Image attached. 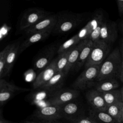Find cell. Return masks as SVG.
<instances>
[{
  "label": "cell",
  "mask_w": 123,
  "mask_h": 123,
  "mask_svg": "<svg viewBox=\"0 0 123 123\" xmlns=\"http://www.w3.org/2000/svg\"><path fill=\"white\" fill-rule=\"evenodd\" d=\"M122 61L119 49H115L101 64L96 82L109 78H118Z\"/></svg>",
  "instance_id": "cell-1"
},
{
  "label": "cell",
  "mask_w": 123,
  "mask_h": 123,
  "mask_svg": "<svg viewBox=\"0 0 123 123\" xmlns=\"http://www.w3.org/2000/svg\"><path fill=\"white\" fill-rule=\"evenodd\" d=\"M101 65H93L86 68L73 84V87L77 90H83L94 86Z\"/></svg>",
  "instance_id": "cell-2"
},
{
  "label": "cell",
  "mask_w": 123,
  "mask_h": 123,
  "mask_svg": "<svg viewBox=\"0 0 123 123\" xmlns=\"http://www.w3.org/2000/svg\"><path fill=\"white\" fill-rule=\"evenodd\" d=\"M111 46L102 40L93 42V46L85 64V68L90 66L100 65L109 55Z\"/></svg>",
  "instance_id": "cell-3"
},
{
  "label": "cell",
  "mask_w": 123,
  "mask_h": 123,
  "mask_svg": "<svg viewBox=\"0 0 123 123\" xmlns=\"http://www.w3.org/2000/svg\"><path fill=\"white\" fill-rule=\"evenodd\" d=\"M81 14L65 13L58 15L57 22L52 32L56 34H63L76 27L82 21Z\"/></svg>",
  "instance_id": "cell-4"
},
{
  "label": "cell",
  "mask_w": 123,
  "mask_h": 123,
  "mask_svg": "<svg viewBox=\"0 0 123 123\" xmlns=\"http://www.w3.org/2000/svg\"><path fill=\"white\" fill-rule=\"evenodd\" d=\"M49 15L50 13L40 9H30L25 12L21 17L20 30L24 31Z\"/></svg>",
  "instance_id": "cell-5"
},
{
  "label": "cell",
  "mask_w": 123,
  "mask_h": 123,
  "mask_svg": "<svg viewBox=\"0 0 123 123\" xmlns=\"http://www.w3.org/2000/svg\"><path fill=\"white\" fill-rule=\"evenodd\" d=\"M79 95L78 90L74 89H61L51 95L47 100L48 105H62L72 101Z\"/></svg>",
  "instance_id": "cell-6"
},
{
  "label": "cell",
  "mask_w": 123,
  "mask_h": 123,
  "mask_svg": "<svg viewBox=\"0 0 123 123\" xmlns=\"http://www.w3.org/2000/svg\"><path fill=\"white\" fill-rule=\"evenodd\" d=\"M58 18L57 14H50L24 30L25 33L26 35L29 36L39 32L47 30L53 31L57 22Z\"/></svg>",
  "instance_id": "cell-7"
},
{
  "label": "cell",
  "mask_w": 123,
  "mask_h": 123,
  "mask_svg": "<svg viewBox=\"0 0 123 123\" xmlns=\"http://www.w3.org/2000/svg\"><path fill=\"white\" fill-rule=\"evenodd\" d=\"M29 89L18 87L7 82L4 79H0V104L2 106L11 99L16 92L29 91Z\"/></svg>",
  "instance_id": "cell-8"
},
{
  "label": "cell",
  "mask_w": 123,
  "mask_h": 123,
  "mask_svg": "<svg viewBox=\"0 0 123 123\" xmlns=\"http://www.w3.org/2000/svg\"><path fill=\"white\" fill-rule=\"evenodd\" d=\"M57 73V58L53 59L51 62L36 77L33 84L34 89H38L47 83Z\"/></svg>",
  "instance_id": "cell-9"
},
{
  "label": "cell",
  "mask_w": 123,
  "mask_h": 123,
  "mask_svg": "<svg viewBox=\"0 0 123 123\" xmlns=\"http://www.w3.org/2000/svg\"><path fill=\"white\" fill-rule=\"evenodd\" d=\"M117 36L116 23L114 21L105 20L101 29L100 39L111 45L115 42Z\"/></svg>",
  "instance_id": "cell-10"
},
{
  "label": "cell",
  "mask_w": 123,
  "mask_h": 123,
  "mask_svg": "<svg viewBox=\"0 0 123 123\" xmlns=\"http://www.w3.org/2000/svg\"><path fill=\"white\" fill-rule=\"evenodd\" d=\"M104 20L101 12H97L93 16L92 18L77 34L80 41L89 39L91 33Z\"/></svg>",
  "instance_id": "cell-11"
},
{
  "label": "cell",
  "mask_w": 123,
  "mask_h": 123,
  "mask_svg": "<svg viewBox=\"0 0 123 123\" xmlns=\"http://www.w3.org/2000/svg\"><path fill=\"white\" fill-rule=\"evenodd\" d=\"M86 97L91 109L106 111L108 106L101 92L95 89H90L86 92Z\"/></svg>",
  "instance_id": "cell-12"
},
{
  "label": "cell",
  "mask_w": 123,
  "mask_h": 123,
  "mask_svg": "<svg viewBox=\"0 0 123 123\" xmlns=\"http://www.w3.org/2000/svg\"><path fill=\"white\" fill-rule=\"evenodd\" d=\"M35 115L43 121L55 120L61 118V105H48L38 108Z\"/></svg>",
  "instance_id": "cell-13"
},
{
  "label": "cell",
  "mask_w": 123,
  "mask_h": 123,
  "mask_svg": "<svg viewBox=\"0 0 123 123\" xmlns=\"http://www.w3.org/2000/svg\"><path fill=\"white\" fill-rule=\"evenodd\" d=\"M57 50L55 46H51L47 48L36 59L34 62L35 68L38 70L44 69L53 60L52 59Z\"/></svg>",
  "instance_id": "cell-14"
},
{
  "label": "cell",
  "mask_w": 123,
  "mask_h": 123,
  "mask_svg": "<svg viewBox=\"0 0 123 123\" xmlns=\"http://www.w3.org/2000/svg\"><path fill=\"white\" fill-rule=\"evenodd\" d=\"M66 75L64 71L57 72L50 80L41 86L38 89L45 90L51 93L61 89Z\"/></svg>",
  "instance_id": "cell-15"
},
{
  "label": "cell",
  "mask_w": 123,
  "mask_h": 123,
  "mask_svg": "<svg viewBox=\"0 0 123 123\" xmlns=\"http://www.w3.org/2000/svg\"><path fill=\"white\" fill-rule=\"evenodd\" d=\"M52 32V30H47L35 33L28 36V37L20 44L19 54L21 53L33 44L46 39Z\"/></svg>",
  "instance_id": "cell-16"
},
{
  "label": "cell",
  "mask_w": 123,
  "mask_h": 123,
  "mask_svg": "<svg viewBox=\"0 0 123 123\" xmlns=\"http://www.w3.org/2000/svg\"><path fill=\"white\" fill-rule=\"evenodd\" d=\"M88 39H89L81 41L78 44L72 49L69 54L66 67L64 70V72L66 74L70 70H73L82 49L87 42Z\"/></svg>",
  "instance_id": "cell-17"
},
{
  "label": "cell",
  "mask_w": 123,
  "mask_h": 123,
  "mask_svg": "<svg viewBox=\"0 0 123 123\" xmlns=\"http://www.w3.org/2000/svg\"><path fill=\"white\" fill-rule=\"evenodd\" d=\"M79 106L75 102L71 101L61 105V118H65L70 121L79 116Z\"/></svg>",
  "instance_id": "cell-18"
},
{
  "label": "cell",
  "mask_w": 123,
  "mask_h": 123,
  "mask_svg": "<svg viewBox=\"0 0 123 123\" xmlns=\"http://www.w3.org/2000/svg\"><path fill=\"white\" fill-rule=\"evenodd\" d=\"M20 42H14L11 44V48L8 53L6 57V66L5 71V77L8 75L11 72L14 65L16 57L19 54Z\"/></svg>",
  "instance_id": "cell-19"
},
{
  "label": "cell",
  "mask_w": 123,
  "mask_h": 123,
  "mask_svg": "<svg viewBox=\"0 0 123 123\" xmlns=\"http://www.w3.org/2000/svg\"><path fill=\"white\" fill-rule=\"evenodd\" d=\"M119 86L116 78H109L96 82L93 87L96 90L104 93L117 89Z\"/></svg>",
  "instance_id": "cell-20"
},
{
  "label": "cell",
  "mask_w": 123,
  "mask_h": 123,
  "mask_svg": "<svg viewBox=\"0 0 123 123\" xmlns=\"http://www.w3.org/2000/svg\"><path fill=\"white\" fill-rule=\"evenodd\" d=\"M93 46V42L88 39L87 42L82 49L78 60L73 69L78 70L83 65H85L92 50Z\"/></svg>",
  "instance_id": "cell-21"
},
{
  "label": "cell",
  "mask_w": 123,
  "mask_h": 123,
  "mask_svg": "<svg viewBox=\"0 0 123 123\" xmlns=\"http://www.w3.org/2000/svg\"><path fill=\"white\" fill-rule=\"evenodd\" d=\"M89 116L98 123H119L114 118L105 111L91 109L89 111Z\"/></svg>",
  "instance_id": "cell-22"
},
{
  "label": "cell",
  "mask_w": 123,
  "mask_h": 123,
  "mask_svg": "<svg viewBox=\"0 0 123 123\" xmlns=\"http://www.w3.org/2000/svg\"><path fill=\"white\" fill-rule=\"evenodd\" d=\"M101 93L108 107L117 102L122 101V96L120 89H116Z\"/></svg>",
  "instance_id": "cell-23"
},
{
  "label": "cell",
  "mask_w": 123,
  "mask_h": 123,
  "mask_svg": "<svg viewBox=\"0 0 123 123\" xmlns=\"http://www.w3.org/2000/svg\"><path fill=\"white\" fill-rule=\"evenodd\" d=\"M123 103L120 101L108 107L106 112L114 118L119 123H122L121 116Z\"/></svg>",
  "instance_id": "cell-24"
},
{
  "label": "cell",
  "mask_w": 123,
  "mask_h": 123,
  "mask_svg": "<svg viewBox=\"0 0 123 123\" xmlns=\"http://www.w3.org/2000/svg\"><path fill=\"white\" fill-rule=\"evenodd\" d=\"M80 42L81 41L78 38L77 35L76 34L62 43L58 49L57 52L58 54H60L65 51L70 50Z\"/></svg>",
  "instance_id": "cell-25"
},
{
  "label": "cell",
  "mask_w": 123,
  "mask_h": 123,
  "mask_svg": "<svg viewBox=\"0 0 123 123\" xmlns=\"http://www.w3.org/2000/svg\"><path fill=\"white\" fill-rule=\"evenodd\" d=\"M72 49L59 54L57 58V72L64 71L66 67L69 54Z\"/></svg>",
  "instance_id": "cell-26"
},
{
  "label": "cell",
  "mask_w": 123,
  "mask_h": 123,
  "mask_svg": "<svg viewBox=\"0 0 123 123\" xmlns=\"http://www.w3.org/2000/svg\"><path fill=\"white\" fill-rule=\"evenodd\" d=\"M11 44L7 45L0 53V78L2 79L5 77L6 57L11 48Z\"/></svg>",
  "instance_id": "cell-27"
},
{
  "label": "cell",
  "mask_w": 123,
  "mask_h": 123,
  "mask_svg": "<svg viewBox=\"0 0 123 123\" xmlns=\"http://www.w3.org/2000/svg\"><path fill=\"white\" fill-rule=\"evenodd\" d=\"M71 123H98L93 118L90 116H85L80 115L79 116L70 121Z\"/></svg>",
  "instance_id": "cell-28"
},
{
  "label": "cell",
  "mask_w": 123,
  "mask_h": 123,
  "mask_svg": "<svg viewBox=\"0 0 123 123\" xmlns=\"http://www.w3.org/2000/svg\"><path fill=\"white\" fill-rule=\"evenodd\" d=\"M116 3L119 15L121 16L123 14V0H118Z\"/></svg>",
  "instance_id": "cell-29"
},
{
  "label": "cell",
  "mask_w": 123,
  "mask_h": 123,
  "mask_svg": "<svg viewBox=\"0 0 123 123\" xmlns=\"http://www.w3.org/2000/svg\"><path fill=\"white\" fill-rule=\"evenodd\" d=\"M118 78H119L121 81L123 83V60L122 61L121 67L120 69Z\"/></svg>",
  "instance_id": "cell-30"
},
{
  "label": "cell",
  "mask_w": 123,
  "mask_h": 123,
  "mask_svg": "<svg viewBox=\"0 0 123 123\" xmlns=\"http://www.w3.org/2000/svg\"><path fill=\"white\" fill-rule=\"evenodd\" d=\"M121 56H122V60H123V39L122 44V46H121Z\"/></svg>",
  "instance_id": "cell-31"
},
{
  "label": "cell",
  "mask_w": 123,
  "mask_h": 123,
  "mask_svg": "<svg viewBox=\"0 0 123 123\" xmlns=\"http://www.w3.org/2000/svg\"><path fill=\"white\" fill-rule=\"evenodd\" d=\"M0 123H9L8 122L5 120H4V119H3L2 116H0Z\"/></svg>",
  "instance_id": "cell-32"
},
{
  "label": "cell",
  "mask_w": 123,
  "mask_h": 123,
  "mask_svg": "<svg viewBox=\"0 0 123 123\" xmlns=\"http://www.w3.org/2000/svg\"><path fill=\"white\" fill-rule=\"evenodd\" d=\"M46 123H59L55 121V120H52V121H44Z\"/></svg>",
  "instance_id": "cell-33"
},
{
  "label": "cell",
  "mask_w": 123,
  "mask_h": 123,
  "mask_svg": "<svg viewBox=\"0 0 123 123\" xmlns=\"http://www.w3.org/2000/svg\"><path fill=\"white\" fill-rule=\"evenodd\" d=\"M120 91L121 92V96H122V101L123 103V86L120 89Z\"/></svg>",
  "instance_id": "cell-34"
},
{
  "label": "cell",
  "mask_w": 123,
  "mask_h": 123,
  "mask_svg": "<svg viewBox=\"0 0 123 123\" xmlns=\"http://www.w3.org/2000/svg\"><path fill=\"white\" fill-rule=\"evenodd\" d=\"M121 120H122V123H123V107H122V111Z\"/></svg>",
  "instance_id": "cell-35"
},
{
  "label": "cell",
  "mask_w": 123,
  "mask_h": 123,
  "mask_svg": "<svg viewBox=\"0 0 123 123\" xmlns=\"http://www.w3.org/2000/svg\"><path fill=\"white\" fill-rule=\"evenodd\" d=\"M121 31H122V32L123 33V21L121 23Z\"/></svg>",
  "instance_id": "cell-36"
},
{
  "label": "cell",
  "mask_w": 123,
  "mask_h": 123,
  "mask_svg": "<svg viewBox=\"0 0 123 123\" xmlns=\"http://www.w3.org/2000/svg\"><path fill=\"white\" fill-rule=\"evenodd\" d=\"M26 123H35V122H26Z\"/></svg>",
  "instance_id": "cell-37"
},
{
  "label": "cell",
  "mask_w": 123,
  "mask_h": 123,
  "mask_svg": "<svg viewBox=\"0 0 123 123\" xmlns=\"http://www.w3.org/2000/svg\"><path fill=\"white\" fill-rule=\"evenodd\" d=\"M41 123H45V122L44 121H43V122H42Z\"/></svg>",
  "instance_id": "cell-38"
}]
</instances>
